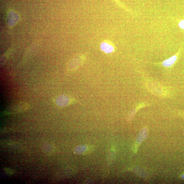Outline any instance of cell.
<instances>
[{
	"mask_svg": "<svg viewBox=\"0 0 184 184\" xmlns=\"http://www.w3.org/2000/svg\"><path fill=\"white\" fill-rule=\"evenodd\" d=\"M101 50L103 52L107 54H110L114 52L115 49L112 43L105 41L101 43L100 45Z\"/></svg>",
	"mask_w": 184,
	"mask_h": 184,
	"instance_id": "6da1fadb",
	"label": "cell"
},
{
	"mask_svg": "<svg viewBox=\"0 0 184 184\" xmlns=\"http://www.w3.org/2000/svg\"><path fill=\"white\" fill-rule=\"evenodd\" d=\"M179 26L180 28L184 30V19L180 22Z\"/></svg>",
	"mask_w": 184,
	"mask_h": 184,
	"instance_id": "277c9868",
	"label": "cell"
},
{
	"mask_svg": "<svg viewBox=\"0 0 184 184\" xmlns=\"http://www.w3.org/2000/svg\"><path fill=\"white\" fill-rule=\"evenodd\" d=\"M177 56L175 55L167 59L164 60L162 63V65L166 67H169L173 66L177 61Z\"/></svg>",
	"mask_w": 184,
	"mask_h": 184,
	"instance_id": "3957f363",
	"label": "cell"
},
{
	"mask_svg": "<svg viewBox=\"0 0 184 184\" xmlns=\"http://www.w3.org/2000/svg\"><path fill=\"white\" fill-rule=\"evenodd\" d=\"M28 108V106L26 104L20 103L13 106L11 108V110L13 112L18 113L25 111Z\"/></svg>",
	"mask_w": 184,
	"mask_h": 184,
	"instance_id": "7a4b0ae2",
	"label": "cell"
},
{
	"mask_svg": "<svg viewBox=\"0 0 184 184\" xmlns=\"http://www.w3.org/2000/svg\"><path fill=\"white\" fill-rule=\"evenodd\" d=\"M183 178H184V176H183Z\"/></svg>",
	"mask_w": 184,
	"mask_h": 184,
	"instance_id": "5b68a950",
	"label": "cell"
}]
</instances>
